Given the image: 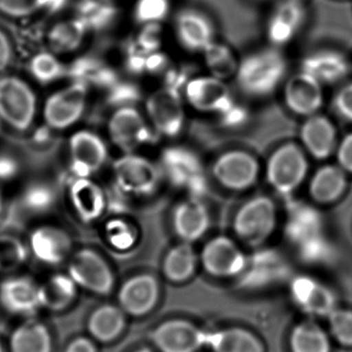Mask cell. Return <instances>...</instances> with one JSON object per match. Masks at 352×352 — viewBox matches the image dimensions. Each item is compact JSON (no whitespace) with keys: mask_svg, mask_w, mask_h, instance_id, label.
<instances>
[{"mask_svg":"<svg viewBox=\"0 0 352 352\" xmlns=\"http://www.w3.org/2000/svg\"><path fill=\"white\" fill-rule=\"evenodd\" d=\"M166 63H168V59L162 53H160L158 51L149 53L147 56V63H146V72L160 73L166 69Z\"/></svg>","mask_w":352,"mask_h":352,"instance_id":"49","label":"cell"},{"mask_svg":"<svg viewBox=\"0 0 352 352\" xmlns=\"http://www.w3.org/2000/svg\"><path fill=\"white\" fill-rule=\"evenodd\" d=\"M74 168L81 178L98 170L104 164L107 150L104 142L92 133L80 131L69 143Z\"/></svg>","mask_w":352,"mask_h":352,"instance_id":"21","label":"cell"},{"mask_svg":"<svg viewBox=\"0 0 352 352\" xmlns=\"http://www.w3.org/2000/svg\"><path fill=\"white\" fill-rule=\"evenodd\" d=\"M212 174L220 185L230 190H246L258 179L259 164L249 152L232 150L215 160Z\"/></svg>","mask_w":352,"mask_h":352,"instance_id":"7","label":"cell"},{"mask_svg":"<svg viewBox=\"0 0 352 352\" xmlns=\"http://www.w3.org/2000/svg\"><path fill=\"white\" fill-rule=\"evenodd\" d=\"M65 352H96V347L91 340L87 338H77L69 344Z\"/></svg>","mask_w":352,"mask_h":352,"instance_id":"51","label":"cell"},{"mask_svg":"<svg viewBox=\"0 0 352 352\" xmlns=\"http://www.w3.org/2000/svg\"><path fill=\"white\" fill-rule=\"evenodd\" d=\"M292 296L306 312L327 317L336 308V298L331 290L311 278H298L292 285Z\"/></svg>","mask_w":352,"mask_h":352,"instance_id":"23","label":"cell"},{"mask_svg":"<svg viewBox=\"0 0 352 352\" xmlns=\"http://www.w3.org/2000/svg\"><path fill=\"white\" fill-rule=\"evenodd\" d=\"M67 1V0H41V7L50 12H56L65 7Z\"/></svg>","mask_w":352,"mask_h":352,"instance_id":"53","label":"cell"},{"mask_svg":"<svg viewBox=\"0 0 352 352\" xmlns=\"http://www.w3.org/2000/svg\"><path fill=\"white\" fill-rule=\"evenodd\" d=\"M199 257L190 243L182 242L173 247L164 256L162 272L170 281H188L197 269Z\"/></svg>","mask_w":352,"mask_h":352,"instance_id":"28","label":"cell"},{"mask_svg":"<svg viewBox=\"0 0 352 352\" xmlns=\"http://www.w3.org/2000/svg\"><path fill=\"white\" fill-rule=\"evenodd\" d=\"M302 71L312 76L319 83L333 84L341 81L349 71L347 59L333 50H320L305 57Z\"/></svg>","mask_w":352,"mask_h":352,"instance_id":"25","label":"cell"},{"mask_svg":"<svg viewBox=\"0 0 352 352\" xmlns=\"http://www.w3.org/2000/svg\"><path fill=\"white\" fill-rule=\"evenodd\" d=\"M206 346L212 352H265V345L256 335L236 327L207 333Z\"/></svg>","mask_w":352,"mask_h":352,"instance_id":"26","label":"cell"},{"mask_svg":"<svg viewBox=\"0 0 352 352\" xmlns=\"http://www.w3.org/2000/svg\"><path fill=\"white\" fill-rule=\"evenodd\" d=\"M54 197L48 186L45 185H32L23 197L24 206L32 213H44L53 205Z\"/></svg>","mask_w":352,"mask_h":352,"instance_id":"41","label":"cell"},{"mask_svg":"<svg viewBox=\"0 0 352 352\" xmlns=\"http://www.w3.org/2000/svg\"><path fill=\"white\" fill-rule=\"evenodd\" d=\"M67 275L78 287L98 296H107L114 287V274L106 261L94 251L83 249L69 259Z\"/></svg>","mask_w":352,"mask_h":352,"instance_id":"5","label":"cell"},{"mask_svg":"<svg viewBox=\"0 0 352 352\" xmlns=\"http://www.w3.org/2000/svg\"><path fill=\"white\" fill-rule=\"evenodd\" d=\"M162 174L174 186L186 189L192 197L207 190V176L199 156L192 150L181 146L166 148L160 160Z\"/></svg>","mask_w":352,"mask_h":352,"instance_id":"2","label":"cell"},{"mask_svg":"<svg viewBox=\"0 0 352 352\" xmlns=\"http://www.w3.org/2000/svg\"><path fill=\"white\" fill-rule=\"evenodd\" d=\"M277 210L270 197L258 195L247 201L234 215V234L249 245L265 242L276 228Z\"/></svg>","mask_w":352,"mask_h":352,"instance_id":"3","label":"cell"},{"mask_svg":"<svg viewBox=\"0 0 352 352\" xmlns=\"http://www.w3.org/2000/svg\"><path fill=\"white\" fill-rule=\"evenodd\" d=\"M72 245L67 232L55 226H41L30 236L32 254L45 265H60L71 254Z\"/></svg>","mask_w":352,"mask_h":352,"instance_id":"18","label":"cell"},{"mask_svg":"<svg viewBox=\"0 0 352 352\" xmlns=\"http://www.w3.org/2000/svg\"><path fill=\"white\" fill-rule=\"evenodd\" d=\"M107 239L114 248L125 250L133 246V234L131 228L120 220L111 221L107 226Z\"/></svg>","mask_w":352,"mask_h":352,"instance_id":"42","label":"cell"},{"mask_svg":"<svg viewBox=\"0 0 352 352\" xmlns=\"http://www.w3.org/2000/svg\"><path fill=\"white\" fill-rule=\"evenodd\" d=\"M140 98V91L135 86L129 83L115 84L111 92L110 102L116 106L131 107Z\"/></svg>","mask_w":352,"mask_h":352,"instance_id":"44","label":"cell"},{"mask_svg":"<svg viewBox=\"0 0 352 352\" xmlns=\"http://www.w3.org/2000/svg\"><path fill=\"white\" fill-rule=\"evenodd\" d=\"M32 73L41 82H51L60 77L63 65L53 55L42 53L32 61Z\"/></svg>","mask_w":352,"mask_h":352,"instance_id":"40","label":"cell"},{"mask_svg":"<svg viewBox=\"0 0 352 352\" xmlns=\"http://www.w3.org/2000/svg\"><path fill=\"white\" fill-rule=\"evenodd\" d=\"M79 19L87 28H102L108 25L115 16L112 6L100 0H82L79 6Z\"/></svg>","mask_w":352,"mask_h":352,"instance_id":"36","label":"cell"},{"mask_svg":"<svg viewBox=\"0 0 352 352\" xmlns=\"http://www.w3.org/2000/svg\"><path fill=\"white\" fill-rule=\"evenodd\" d=\"M184 92L188 104L199 112H216L220 114L234 102L223 80L213 76L190 79Z\"/></svg>","mask_w":352,"mask_h":352,"instance_id":"14","label":"cell"},{"mask_svg":"<svg viewBox=\"0 0 352 352\" xmlns=\"http://www.w3.org/2000/svg\"><path fill=\"white\" fill-rule=\"evenodd\" d=\"M125 327L122 309L113 305H104L96 309L88 320L90 335L102 343L114 341Z\"/></svg>","mask_w":352,"mask_h":352,"instance_id":"30","label":"cell"},{"mask_svg":"<svg viewBox=\"0 0 352 352\" xmlns=\"http://www.w3.org/2000/svg\"><path fill=\"white\" fill-rule=\"evenodd\" d=\"M10 348L11 352H51L52 338L44 323L28 320L12 333Z\"/></svg>","mask_w":352,"mask_h":352,"instance_id":"29","label":"cell"},{"mask_svg":"<svg viewBox=\"0 0 352 352\" xmlns=\"http://www.w3.org/2000/svg\"><path fill=\"white\" fill-rule=\"evenodd\" d=\"M207 333L186 319H170L158 325L151 341L160 352H199L206 346Z\"/></svg>","mask_w":352,"mask_h":352,"instance_id":"9","label":"cell"},{"mask_svg":"<svg viewBox=\"0 0 352 352\" xmlns=\"http://www.w3.org/2000/svg\"><path fill=\"white\" fill-rule=\"evenodd\" d=\"M203 53L206 65L211 76L226 80L236 75L239 63L234 53L228 46L213 42Z\"/></svg>","mask_w":352,"mask_h":352,"instance_id":"35","label":"cell"},{"mask_svg":"<svg viewBox=\"0 0 352 352\" xmlns=\"http://www.w3.org/2000/svg\"><path fill=\"white\" fill-rule=\"evenodd\" d=\"M222 123L228 127H239L248 120V113L240 104L234 102L220 113Z\"/></svg>","mask_w":352,"mask_h":352,"instance_id":"47","label":"cell"},{"mask_svg":"<svg viewBox=\"0 0 352 352\" xmlns=\"http://www.w3.org/2000/svg\"><path fill=\"white\" fill-rule=\"evenodd\" d=\"M109 131L112 141L125 151L135 149L152 139L145 119L133 107L120 108L113 115Z\"/></svg>","mask_w":352,"mask_h":352,"instance_id":"17","label":"cell"},{"mask_svg":"<svg viewBox=\"0 0 352 352\" xmlns=\"http://www.w3.org/2000/svg\"><path fill=\"white\" fill-rule=\"evenodd\" d=\"M117 182L123 190L135 195H149L157 188L162 170L150 160L137 155H126L115 164Z\"/></svg>","mask_w":352,"mask_h":352,"instance_id":"11","label":"cell"},{"mask_svg":"<svg viewBox=\"0 0 352 352\" xmlns=\"http://www.w3.org/2000/svg\"><path fill=\"white\" fill-rule=\"evenodd\" d=\"M267 180L282 195H290L304 182L308 162L300 146L287 143L270 156L267 164Z\"/></svg>","mask_w":352,"mask_h":352,"instance_id":"4","label":"cell"},{"mask_svg":"<svg viewBox=\"0 0 352 352\" xmlns=\"http://www.w3.org/2000/svg\"><path fill=\"white\" fill-rule=\"evenodd\" d=\"M74 207L84 220L96 219L104 211V197L102 189L86 178L76 181L71 187Z\"/></svg>","mask_w":352,"mask_h":352,"instance_id":"32","label":"cell"},{"mask_svg":"<svg viewBox=\"0 0 352 352\" xmlns=\"http://www.w3.org/2000/svg\"><path fill=\"white\" fill-rule=\"evenodd\" d=\"M12 58V48L7 36L0 30V71L10 65Z\"/></svg>","mask_w":352,"mask_h":352,"instance_id":"50","label":"cell"},{"mask_svg":"<svg viewBox=\"0 0 352 352\" xmlns=\"http://www.w3.org/2000/svg\"><path fill=\"white\" fill-rule=\"evenodd\" d=\"M284 100L287 108L294 114L313 116L322 107V87L312 76L300 72L292 76L286 83Z\"/></svg>","mask_w":352,"mask_h":352,"instance_id":"15","label":"cell"},{"mask_svg":"<svg viewBox=\"0 0 352 352\" xmlns=\"http://www.w3.org/2000/svg\"><path fill=\"white\" fill-rule=\"evenodd\" d=\"M175 30L181 46L191 52H204L214 42L213 24L195 10H186L177 16Z\"/></svg>","mask_w":352,"mask_h":352,"instance_id":"19","label":"cell"},{"mask_svg":"<svg viewBox=\"0 0 352 352\" xmlns=\"http://www.w3.org/2000/svg\"><path fill=\"white\" fill-rule=\"evenodd\" d=\"M18 170L17 162L9 156H0V179H10Z\"/></svg>","mask_w":352,"mask_h":352,"instance_id":"52","label":"cell"},{"mask_svg":"<svg viewBox=\"0 0 352 352\" xmlns=\"http://www.w3.org/2000/svg\"><path fill=\"white\" fill-rule=\"evenodd\" d=\"M146 107L148 116L160 135L168 138L180 135L185 122L181 92L164 86L150 96Z\"/></svg>","mask_w":352,"mask_h":352,"instance_id":"10","label":"cell"},{"mask_svg":"<svg viewBox=\"0 0 352 352\" xmlns=\"http://www.w3.org/2000/svg\"><path fill=\"white\" fill-rule=\"evenodd\" d=\"M36 98L28 84L18 78L0 80V117L16 129H28L36 114Z\"/></svg>","mask_w":352,"mask_h":352,"instance_id":"6","label":"cell"},{"mask_svg":"<svg viewBox=\"0 0 352 352\" xmlns=\"http://www.w3.org/2000/svg\"><path fill=\"white\" fill-rule=\"evenodd\" d=\"M173 226L183 242L191 244L199 240L209 230V212L197 197H190L175 208Z\"/></svg>","mask_w":352,"mask_h":352,"instance_id":"20","label":"cell"},{"mask_svg":"<svg viewBox=\"0 0 352 352\" xmlns=\"http://www.w3.org/2000/svg\"><path fill=\"white\" fill-rule=\"evenodd\" d=\"M0 352H5V349H3V345L0 344Z\"/></svg>","mask_w":352,"mask_h":352,"instance_id":"56","label":"cell"},{"mask_svg":"<svg viewBox=\"0 0 352 352\" xmlns=\"http://www.w3.org/2000/svg\"><path fill=\"white\" fill-rule=\"evenodd\" d=\"M305 20V10L298 0H284L274 12L267 26L270 42L283 46L296 36Z\"/></svg>","mask_w":352,"mask_h":352,"instance_id":"24","label":"cell"},{"mask_svg":"<svg viewBox=\"0 0 352 352\" xmlns=\"http://www.w3.org/2000/svg\"><path fill=\"white\" fill-rule=\"evenodd\" d=\"M170 11L168 0H139L135 6V19L140 23L158 24Z\"/></svg>","mask_w":352,"mask_h":352,"instance_id":"38","label":"cell"},{"mask_svg":"<svg viewBox=\"0 0 352 352\" xmlns=\"http://www.w3.org/2000/svg\"><path fill=\"white\" fill-rule=\"evenodd\" d=\"M300 140L313 157L325 160L333 153L337 144L335 126L327 117L313 115L302 124Z\"/></svg>","mask_w":352,"mask_h":352,"instance_id":"22","label":"cell"},{"mask_svg":"<svg viewBox=\"0 0 352 352\" xmlns=\"http://www.w3.org/2000/svg\"><path fill=\"white\" fill-rule=\"evenodd\" d=\"M77 284L69 275L57 274L41 285L42 308L60 312L71 306L77 296Z\"/></svg>","mask_w":352,"mask_h":352,"instance_id":"31","label":"cell"},{"mask_svg":"<svg viewBox=\"0 0 352 352\" xmlns=\"http://www.w3.org/2000/svg\"><path fill=\"white\" fill-rule=\"evenodd\" d=\"M286 74V60L276 49H265L239 63L236 79L244 94L263 98L273 94Z\"/></svg>","mask_w":352,"mask_h":352,"instance_id":"1","label":"cell"},{"mask_svg":"<svg viewBox=\"0 0 352 352\" xmlns=\"http://www.w3.org/2000/svg\"><path fill=\"white\" fill-rule=\"evenodd\" d=\"M85 102V86L74 84L49 98L45 107V119L54 129L71 126L81 117Z\"/></svg>","mask_w":352,"mask_h":352,"instance_id":"16","label":"cell"},{"mask_svg":"<svg viewBox=\"0 0 352 352\" xmlns=\"http://www.w3.org/2000/svg\"><path fill=\"white\" fill-rule=\"evenodd\" d=\"M160 294V283L155 277L142 274L131 277L122 284L118 292L119 305L126 314L144 316L155 308Z\"/></svg>","mask_w":352,"mask_h":352,"instance_id":"13","label":"cell"},{"mask_svg":"<svg viewBox=\"0 0 352 352\" xmlns=\"http://www.w3.org/2000/svg\"><path fill=\"white\" fill-rule=\"evenodd\" d=\"M327 318L331 337L342 346L352 347V310L336 308Z\"/></svg>","mask_w":352,"mask_h":352,"instance_id":"37","label":"cell"},{"mask_svg":"<svg viewBox=\"0 0 352 352\" xmlns=\"http://www.w3.org/2000/svg\"><path fill=\"white\" fill-rule=\"evenodd\" d=\"M0 305L11 314L32 316L42 309L41 285L25 276L8 278L0 284Z\"/></svg>","mask_w":352,"mask_h":352,"instance_id":"12","label":"cell"},{"mask_svg":"<svg viewBox=\"0 0 352 352\" xmlns=\"http://www.w3.org/2000/svg\"><path fill=\"white\" fill-rule=\"evenodd\" d=\"M336 112L347 121H352V83L342 88L333 100Z\"/></svg>","mask_w":352,"mask_h":352,"instance_id":"46","label":"cell"},{"mask_svg":"<svg viewBox=\"0 0 352 352\" xmlns=\"http://www.w3.org/2000/svg\"><path fill=\"white\" fill-rule=\"evenodd\" d=\"M25 259L23 245L12 236H0V271H9Z\"/></svg>","mask_w":352,"mask_h":352,"instance_id":"39","label":"cell"},{"mask_svg":"<svg viewBox=\"0 0 352 352\" xmlns=\"http://www.w3.org/2000/svg\"><path fill=\"white\" fill-rule=\"evenodd\" d=\"M337 157L340 168L352 173V133L342 140L338 148Z\"/></svg>","mask_w":352,"mask_h":352,"instance_id":"48","label":"cell"},{"mask_svg":"<svg viewBox=\"0 0 352 352\" xmlns=\"http://www.w3.org/2000/svg\"><path fill=\"white\" fill-rule=\"evenodd\" d=\"M87 26L82 20L61 22L51 30L49 42L57 52H69L75 50L83 40Z\"/></svg>","mask_w":352,"mask_h":352,"instance_id":"34","label":"cell"},{"mask_svg":"<svg viewBox=\"0 0 352 352\" xmlns=\"http://www.w3.org/2000/svg\"><path fill=\"white\" fill-rule=\"evenodd\" d=\"M199 257L204 270L215 278L234 277L246 267V256L242 249L226 236L208 241Z\"/></svg>","mask_w":352,"mask_h":352,"instance_id":"8","label":"cell"},{"mask_svg":"<svg viewBox=\"0 0 352 352\" xmlns=\"http://www.w3.org/2000/svg\"><path fill=\"white\" fill-rule=\"evenodd\" d=\"M345 170L340 166H324L316 170L309 184L313 201L322 205L335 203L345 192L347 186Z\"/></svg>","mask_w":352,"mask_h":352,"instance_id":"27","label":"cell"},{"mask_svg":"<svg viewBox=\"0 0 352 352\" xmlns=\"http://www.w3.org/2000/svg\"><path fill=\"white\" fill-rule=\"evenodd\" d=\"M3 211V199H1V195H0V214Z\"/></svg>","mask_w":352,"mask_h":352,"instance_id":"55","label":"cell"},{"mask_svg":"<svg viewBox=\"0 0 352 352\" xmlns=\"http://www.w3.org/2000/svg\"><path fill=\"white\" fill-rule=\"evenodd\" d=\"M41 8V0H0V11L12 17H24Z\"/></svg>","mask_w":352,"mask_h":352,"instance_id":"43","label":"cell"},{"mask_svg":"<svg viewBox=\"0 0 352 352\" xmlns=\"http://www.w3.org/2000/svg\"><path fill=\"white\" fill-rule=\"evenodd\" d=\"M133 352H153L151 349H149V348H141V349L135 350V351Z\"/></svg>","mask_w":352,"mask_h":352,"instance_id":"54","label":"cell"},{"mask_svg":"<svg viewBox=\"0 0 352 352\" xmlns=\"http://www.w3.org/2000/svg\"><path fill=\"white\" fill-rule=\"evenodd\" d=\"M162 43V30L160 24H147L142 30L138 40V48L146 53L156 52Z\"/></svg>","mask_w":352,"mask_h":352,"instance_id":"45","label":"cell"},{"mask_svg":"<svg viewBox=\"0 0 352 352\" xmlns=\"http://www.w3.org/2000/svg\"><path fill=\"white\" fill-rule=\"evenodd\" d=\"M292 352H331V340L327 331L312 320H305L292 329L289 336Z\"/></svg>","mask_w":352,"mask_h":352,"instance_id":"33","label":"cell"}]
</instances>
